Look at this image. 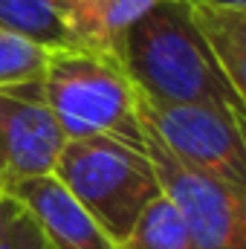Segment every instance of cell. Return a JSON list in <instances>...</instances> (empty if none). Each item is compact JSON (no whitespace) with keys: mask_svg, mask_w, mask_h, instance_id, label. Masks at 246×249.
I'll use <instances>...</instances> for the list:
<instances>
[{"mask_svg":"<svg viewBox=\"0 0 246 249\" xmlns=\"http://www.w3.org/2000/svg\"><path fill=\"white\" fill-rule=\"evenodd\" d=\"M113 55L145 99L211 102L246 113V99L232 90L206 50L185 0H159L119 38Z\"/></svg>","mask_w":246,"mask_h":249,"instance_id":"6da1fadb","label":"cell"},{"mask_svg":"<svg viewBox=\"0 0 246 249\" xmlns=\"http://www.w3.org/2000/svg\"><path fill=\"white\" fill-rule=\"evenodd\" d=\"M41 93L64 139L110 136L145 148V130L136 110L139 93L116 55L81 47L50 50Z\"/></svg>","mask_w":246,"mask_h":249,"instance_id":"7a4b0ae2","label":"cell"},{"mask_svg":"<svg viewBox=\"0 0 246 249\" xmlns=\"http://www.w3.org/2000/svg\"><path fill=\"white\" fill-rule=\"evenodd\" d=\"M53 174L116 247L130 235L145 206L159 197V183L145 148L110 136L67 139Z\"/></svg>","mask_w":246,"mask_h":249,"instance_id":"3957f363","label":"cell"},{"mask_svg":"<svg viewBox=\"0 0 246 249\" xmlns=\"http://www.w3.org/2000/svg\"><path fill=\"white\" fill-rule=\"evenodd\" d=\"M139 122L174 160L246 188L244 113L211 102H154L136 99Z\"/></svg>","mask_w":246,"mask_h":249,"instance_id":"277c9868","label":"cell"},{"mask_svg":"<svg viewBox=\"0 0 246 249\" xmlns=\"http://www.w3.org/2000/svg\"><path fill=\"white\" fill-rule=\"evenodd\" d=\"M145 154L194 249H246V188L183 165L148 133Z\"/></svg>","mask_w":246,"mask_h":249,"instance_id":"5b68a950","label":"cell"},{"mask_svg":"<svg viewBox=\"0 0 246 249\" xmlns=\"http://www.w3.org/2000/svg\"><path fill=\"white\" fill-rule=\"evenodd\" d=\"M64 142L41 81L0 90V194L32 177L53 174Z\"/></svg>","mask_w":246,"mask_h":249,"instance_id":"8992f818","label":"cell"},{"mask_svg":"<svg viewBox=\"0 0 246 249\" xmlns=\"http://www.w3.org/2000/svg\"><path fill=\"white\" fill-rule=\"evenodd\" d=\"M6 197L32 217L50 249H119L55 174L18 183L6 191Z\"/></svg>","mask_w":246,"mask_h":249,"instance_id":"52a82bcc","label":"cell"},{"mask_svg":"<svg viewBox=\"0 0 246 249\" xmlns=\"http://www.w3.org/2000/svg\"><path fill=\"white\" fill-rule=\"evenodd\" d=\"M188 15L232 90L246 99V6L188 3Z\"/></svg>","mask_w":246,"mask_h":249,"instance_id":"ba28073f","label":"cell"},{"mask_svg":"<svg viewBox=\"0 0 246 249\" xmlns=\"http://www.w3.org/2000/svg\"><path fill=\"white\" fill-rule=\"evenodd\" d=\"M157 3L159 0H67L72 44L113 55L119 38Z\"/></svg>","mask_w":246,"mask_h":249,"instance_id":"9c48e42d","label":"cell"},{"mask_svg":"<svg viewBox=\"0 0 246 249\" xmlns=\"http://www.w3.org/2000/svg\"><path fill=\"white\" fill-rule=\"evenodd\" d=\"M0 26L44 50L75 47L67 0H0Z\"/></svg>","mask_w":246,"mask_h":249,"instance_id":"30bf717a","label":"cell"},{"mask_svg":"<svg viewBox=\"0 0 246 249\" xmlns=\"http://www.w3.org/2000/svg\"><path fill=\"white\" fill-rule=\"evenodd\" d=\"M119 249H194V244L180 214L159 191V197H154L145 206V212L139 214V220L133 223L130 235L119 244Z\"/></svg>","mask_w":246,"mask_h":249,"instance_id":"8fae6325","label":"cell"},{"mask_svg":"<svg viewBox=\"0 0 246 249\" xmlns=\"http://www.w3.org/2000/svg\"><path fill=\"white\" fill-rule=\"evenodd\" d=\"M50 50L0 26V90L38 84L44 78Z\"/></svg>","mask_w":246,"mask_h":249,"instance_id":"7c38bea8","label":"cell"},{"mask_svg":"<svg viewBox=\"0 0 246 249\" xmlns=\"http://www.w3.org/2000/svg\"><path fill=\"white\" fill-rule=\"evenodd\" d=\"M44 244L32 217L6 194H0V249H38Z\"/></svg>","mask_w":246,"mask_h":249,"instance_id":"4fadbf2b","label":"cell"},{"mask_svg":"<svg viewBox=\"0 0 246 249\" xmlns=\"http://www.w3.org/2000/svg\"><path fill=\"white\" fill-rule=\"evenodd\" d=\"M188 3H223V6H246V0H188Z\"/></svg>","mask_w":246,"mask_h":249,"instance_id":"5bb4252c","label":"cell"},{"mask_svg":"<svg viewBox=\"0 0 246 249\" xmlns=\"http://www.w3.org/2000/svg\"><path fill=\"white\" fill-rule=\"evenodd\" d=\"M38 249H50V247H47V244H41V247H38Z\"/></svg>","mask_w":246,"mask_h":249,"instance_id":"9a60e30c","label":"cell"}]
</instances>
